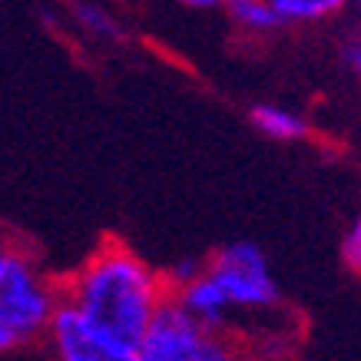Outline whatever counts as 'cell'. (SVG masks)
<instances>
[{
  "mask_svg": "<svg viewBox=\"0 0 361 361\" xmlns=\"http://www.w3.org/2000/svg\"><path fill=\"white\" fill-rule=\"evenodd\" d=\"M169 288L140 255L120 242L99 245L77 272L60 285V302L116 341L136 348L156 312L166 305Z\"/></svg>",
  "mask_w": 361,
  "mask_h": 361,
  "instance_id": "1",
  "label": "cell"
},
{
  "mask_svg": "<svg viewBox=\"0 0 361 361\" xmlns=\"http://www.w3.org/2000/svg\"><path fill=\"white\" fill-rule=\"evenodd\" d=\"M60 305V285L30 259V252L0 242V355L47 335Z\"/></svg>",
  "mask_w": 361,
  "mask_h": 361,
  "instance_id": "2",
  "label": "cell"
},
{
  "mask_svg": "<svg viewBox=\"0 0 361 361\" xmlns=\"http://www.w3.org/2000/svg\"><path fill=\"white\" fill-rule=\"evenodd\" d=\"M136 355L140 361H239L226 331L206 329L173 298H166V305L156 312L142 341L136 345Z\"/></svg>",
  "mask_w": 361,
  "mask_h": 361,
  "instance_id": "3",
  "label": "cell"
},
{
  "mask_svg": "<svg viewBox=\"0 0 361 361\" xmlns=\"http://www.w3.org/2000/svg\"><path fill=\"white\" fill-rule=\"evenodd\" d=\"M209 282L219 288L232 315L239 312H269L279 305V285L269 269L265 252L255 242H232L206 259Z\"/></svg>",
  "mask_w": 361,
  "mask_h": 361,
  "instance_id": "4",
  "label": "cell"
},
{
  "mask_svg": "<svg viewBox=\"0 0 361 361\" xmlns=\"http://www.w3.org/2000/svg\"><path fill=\"white\" fill-rule=\"evenodd\" d=\"M44 338L50 341L56 361H140L136 348L116 341L63 302L56 305Z\"/></svg>",
  "mask_w": 361,
  "mask_h": 361,
  "instance_id": "5",
  "label": "cell"
},
{
  "mask_svg": "<svg viewBox=\"0 0 361 361\" xmlns=\"http://www.w3.org/2000/svg\"><path fill=\"white\" fill-rule=\"evenodd\" d=\"M252 123H255L259 133H265L269 140H279V142H295L308 133V123L302 120L295 110L275 106V103H259V106H252Z\"/></svg>",
  "mask_w": 361,
  "mask_h": 361,
  "instance_id": "6",
  "label": "cell"
},
{
  "mask_svg": "<svg viewBox=\"0 0 361 361\" xmlns=\"http://www.w3.org/2000/svg\"><path fill=\"white\" fill-rule=\"evenodd\" d=\"M282 23H312L325 20L341 11V0H269Z\"/></svg>",
  "mask_w": 361,
  "mask_h": 361,
  "instance_id": "7",
  "label": "cell"
},
{
  "mask_svg": "<svg viewBox=\"0 0 361 361\" xmlns=\"http://www.w3.org/2000/svg\"><path fill=\"white\" fill-rule=\"evenodd\" d=\"M229 13H232V20L249 33H265V30L282 27V20L272 11V4H265V0H232Z\"/></svg>",
  "mask_w": 361,
  "mask_h": 361,
  "instance_id": "8",
  "label": "cell"
},
{
  "mask_svg": "<svg viewBox=\"0 0 361 361\" xmlns=\"http://www.w3.org/2000/svg\"><path fill=\"white\" fill-rule=\"evenodd\" d=\"M73 20L87 33H97V37H110V40L123 37V27L116 23V17L110 11H103V7H93V4H77L73 7Z\"/></svg>",
  "mask_w": 361,
  "mask_h": 361,
  "instance_id": "9",
  "label": "cell"
},
{
  "mask_svg": "<svg viewBox=\"0 0 361 361\" xmlns=\"http://www.w3.org/2000/svg\"><path fill=\"white\" fill-rule=\"evenodd\" d=\"M341 259H345L355 272H361V216L351 222L348 235L341 239Z\"/></svg>",
  "mask_w": 361,
  "mask_h": 361,
  "instance_id": "10",
  "label": "cell"
},
{
  "mask_svg": "<svg viewBox=\"0 0 361 361\" xmlns=\"http://www.w3.org/2000/svg\"><path fill=\"white\" fill-rule=\"evenodd\" d=\"M341 56H345V63H348L351 73L361 80V27H355V30L345 37V44H341Z\"/></svg>",
  "mask_w": 361,
  "mask_h": 361,
  "instance_id": "11",
  "label": "cell"
}]
</instances>
